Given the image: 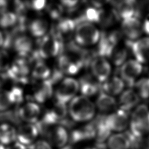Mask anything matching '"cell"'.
I'll use <instances>...</instances> for the list:
<instances>
[{
  "label": "cell",
  "instance_id": "cell-5",
  "mask_svg": "<svg viewBox=\"0 0 149 149\" xmlns=\"http://www.w3.org/2000/svg\"><path fill=\"white\" fill-rule=\"evenodd\" d=\"M79 90V81L74 78H64L58 84L55 91L56 102L64 104L70 102Z\"/></svg>",
  "mask_w": 149,
  "mask_h": 149
},
{
  "label": "cell",
  "instance_id": "cell-20",
  "mask_svg": "<svg viewBox=\"0 0 149 149\" xmlns=\"http://www.w3.org/2000/svg\"><path fill=\"white\" fill-rule=\"evenodd\" d=\"M53 84L49 79L41 81L34 87L33 98L37 103H44L53 94Z\"/></svg>",
  "mask_w": 149,
  "mask_h": 149
},
{
  "label": "cell",
  "instance_id": "cell-30",
  "mask_svg": "<svg viewBox=\"0 0 149 149\" xmlns=\"http://www.w3.org/2000/svg\"><path fill=\"white\" fill-rule=\"evenodd\" d=\"M18 22V16L14 12L5 11L0 13V27L10 28Z\"/></svg>",
  "mask_w": 149,
  "mask_h": 149
},
{
  "label": "cell",
  "instance_id": "cell-1",
  "mask_svg": "<svg viewBox=\"0 0 149 149\" xmlns=\"http://www.w3.org/2000/svg\"><path fill=\"white\" fill-rule=\"evenodd\" d=\"M68 111L74 121L84 122L93 119L96 112V107L88 97L80 95L69 102Z\"/></svg>",
  "mask_w": 149,
  "mask_h": 149
},
{
  "label": "cell",
  "instance_id": "cell-13",
  "mask_svg": "<svg viewBox=\"0 0 149 149\" xmlns=\"http://www.w3.org/2000/svg\"><path fill=\"white\" fill-rule=\"evenodd\" d=\"M121 30L127 41H133L138 40L143 33V24L137 17L128 18L122 20Z\"/></svg>",
  "mask_w": 149,
  "mask_h": 149
},
{
  "label": "cell",
  "instance_id": "cell-10",
  "mask_svg": "<svg viewBox=\"0 0 149 149\" xmlns=\"http://www.w3.org/2000/svg\"><path fill=\"white\" fill-rule=\"evenodd\" d=\"M42 133L47 137L50 144L59 148L66 146L69 141L68 132L63 125H56L48 126Z\"/></svg>",
  "mask_w": 149,
  "mask_h": 149
},
{
  "label": "cell",
  "instance_id": "cell-42",
  "mask_svg": "<svg viewBox=\"0 0 149 149\" xmlns=\"http://www.w3.org/2000/svg\"><path fill=\"white\" fill-rule=\"evenodd\" d=\"M6 149H27V148L25 146L17 141L16 143H15L13 144L10 146Z\"/></svg>",
  "mask_w": 149,
  "mask_h": 149
},
{
  "label": "cell",
  "instance_id": "cell-19",
  "mask_svg": "<svg viewBox=\"0 0 149 149\" xmlns=\"http://www.w3.org/2000/svg\"><path fill=\"white\" fill-rule=\"evenodd\" d=\"M95 122H92L73 130L69 136V140L70 143L74 144L95 138Z\"/></svg>",
  "mask_w": 149,
  "mask_h": 149
},
{
  "label": "cell",
  "instance_id": "cell-3",
  "mask_svg": "<svg viewBox=\"0 0 149 149\" xmlns=\"http://www.w3.org/2000/svg\"><path fill=\"white\" fill-rule=\"evenodd\" d=\"M63 49V41L51 33L40 38L35 57L38 60L59 56Z\"/></svg>",
  "mask_w": 149,
  "mask_h": 149
},
{
  "label": "cell",
  "instance_id": "cell-44",
  "mask_svg": "<svg viewBox=\"0 0 149 149\" xmlns=\"http://www.w3.org/2000/svg\"><path fill=\"white\" fill-rule=\"evenodd\" d=\"M4 35L3 33L0 31V47L3 46L4 44Z\"/></svg>",
  "mask_w": 149,
  "mask_h": 149
},
{
  "label": "cell",
  "instance_id": "cell-43",
  "mask_svg": "<svg viewBox=\"0 0 149 149\" xmlns=\"http://www.w3.org/2000/svg\"><path fill=\"white\" fill-rule=\"evenodd\" d=\"M8 6L7 1H0V13L6 11V9Z\"/></svg>",
  "mask_w": 149,
  "mask_h": 149
},
{
  "label": "cell",
  "instance_id": "cell-12",
  "mask_svg": "<svg viewBox=\"0 0 149 149\" xmlns=\"http://www.w3.org/2000/svg\"><path fill=\"white\" fill-rule=\"evenodd\" d=\"M126 43L137 61L140 63L149 62V37L127 41Z\"/></svg>",
  "mask_w": 149,
  "mask_h": 149
},
{
  "label": "cell",
  "instance_id": "cell-31",
  "mask_svg": "<svg viewBox=\"0 0 149 149\" xmlns=\"http://www.w3.org/2000/svg\"><path fill=\"white\" fill-rule=\"evenodd\" d=\"M127 56V49L122 47L116 46L112 51L110 58L112 60V63L116 66H121L126 60Z\"/></svg>",
  "mask_w": 149,
  "mask_h": 149
},
{
  "label": "cell",
  "instance_id": "cell-11",
  "mask_svg": "<svg viewBox=\"0 0 149 149\" xmlns=\"http://www.w3.org/2000/svg\"><path fill=\"white\" fill-rule=\"evenodd\" d=\"M68 113L66 104L56 102L53 107L47 111L40 122L45 126H54L63 121Z\"/></svg>",
  "mask_w": 149,
  "mask_h": 149
},
{
  "label": "cell",
  "instance_id": "cell-36",
  "mask_svg": "<svg viewBox=\"0 0 149 149\" xmlns=\"http://www.w3.org/2000/svg\"><path fill=\"white\" fill-rule=\"evenodd\" d=\"M10 55L5 49H0V72L7 71L10 66Z\"/></svg>",
  "mask_w": 149,
  "mask_h": 149
},
{
  "label": "cell",
  "instance_id": "cell-46",
  "mask_svg": "<svg viewBox=\"0 0 149 149\" xmlns=\"http://www.w3.org/2000/svg\"><path fill=\"white\" fill-rule=\"evenodd\" d=\"M61 149H72V148L70 146H66L61 148Z\"/></svg>",
  "mask_w": 149,
  "mask_h": 149
},
{
  "label": "cell",
  "instance_id": "cell-23",
  "mask_svg": "<svg viewBox=\"0 0 149 149\" xmlns=\"http://www.w3.org/2000/svg\"><path fill=\"white\" fill-rule=\"evenodd\" d=\"M125 83L121 78L118 76L109 77L102 83L101 86L102 91L109 95H116L122 92Z\"/></svg>",
  "mask_w": 149,
  "mask_h": 149
},
{
  "label": "cell",
  "instance_id": "cell-4",
  "mask_svg": "<svg viewBox=\"0 0 149 149\" xmlns=\"http://www.w3.org/2000/svg\"><path fill=\"white\" fill-rule=\"evenodd\" d=\"M101 33L93 23L82 22L75 29L74 38L76 43L81 47H90L97 44Z\"/></svg>",
  "mask_w": 149,
  "mask_h": 149
},
{
  "label": "cell",
  "instance_id": "cell-25",
  "mask_svg": "<svg viewBox=\"0 0 149 149\" xmlns=\"http://www.w3.org/2000/svg\"><path fill=\"white\" fill-rule=\"evenodd\" d=\"M117 102L111 95L103 93L98 95L95 103L96 108L102 113L113 112L116 109Z\"/></svg>",
  "mask_w": 149,
  "mask_h": 149
},
{
  "label": "cell",
  "instance_id": "cell-40",
  "mask_svg": "<svg viewBox=\"0 0 149 149\" xmlns=\"http://www.w3.org/2000/svg\"><path fill=\"white\" fill-rule=\"evenodd\" d=\"M143 29L146 34L149 35V14L146 16L143 23Z\"/></svg>",
  "mask_w": 149,
  "mask_h": 149
},
{
  "label": "cell",
  "instance_id": "cell-28",
  "mask_svg": "<svg viewBox=\"0 0 149 149\" xmlns=\"http://www.w3.org/2000/svg\"><path fill=\"white\" fill-rule=\"evenodd\" d=\"M31 76L34 79L41 81L48 80L51 76V71L49 66L42 61L37 60L31 71Z\"/></svg>",
  "mask_w": 149,
  "mask_h": 149
},
{
  "label": "cell",
  "instance_id": "cell-47",
  "mask_svg": "<svg viewBox=\"0 0 149 149\" xmlns=\"http://www.w3.org/2000/svg\"><path fill=\"white\" fill-rule=\"evenodd\" d=\"M0 149H6V148L4 147V145H3V144L0 143Z\"/></svg>",
  "mask_w": 149,
  "mask_h": 149
},
{
  "label": "cell",
  "instance_id": "cell-17",
  "mask_svg": "<svg viewBox=\"0 0 149 149\" xmlns=\"http://www.w3.org/2000/svg\"><path fill=\"white\" fill-rule=\"evenodd\" d=\"M77 23L74 19L71 18L61 19L51 32L62 41L68 40L74 34Z\"/></svg>",
  "mask_w": 149,
  "mask_h": 149
},
{
  "label": "cell",
  "instance_id": "cell-21",
  "mask_svg": "<svg viewBox=\"0 0 149 149\" xmlns=\"http://www.w3.org/2000/svg\"><path fill=\"white\" fill-rule=\"evenodd\" d=\"M78 81L79 90L82 95L88 97L95 95L98 91L99 82L92 75H84Z\"/></svg>",
  "mask_w": 149,
  "mask_h": 149
},
{
  "label": "cell",
  "instance_id": "cell-41",
  "mask_svg": "<svg viewBox=\"0 0 149 149\" xmlns=\"http://www.w3.org/2000/svg\"><path fill=\"white\" fill-rule=\"evenodd\" d=\"M8 77L6 74V72H0V88L5 85L6 83Z\"/></svg>",
  "mask_w": 149,
  "mask_h": 149
},
{
  "label": "cell",
  "instance_id": "cell-8",
  "mask_svg": "<svg viewBox=\"0 0 149 149\" xmlns=\"http://www.w3.org/2000/svg\"><path fill=\"white\" fill-rule=\"evenodd\" d=\"M90 66L91 75L99 83H103L109 77L111 65L105 58L96 56L91 60Z\"/></svg>",
  "mask_w": 149,
  "mask_h": 149
},
{
  "label": "cell",
  "instance_id": "cell-18",
  "mask_svg": "<svg viewBox=\"0 0 149 149\" xmlns=\"http://www.w3.org/2000/svg\"><path fill=\"white\" fill-rule=\"evenodd\" d=\"M12 44L15 51L22 57H26L30 54L33 47V41L31 37L24 34L16 35L13 38Z\"/></svg>",
  "mask_w": 149,
  "mask_h": 149
},
{
  "label": "cell",
  "instance_id": "cell-29",
  "mask_svg": "<svg viewBox=\"0 0 149 149\" xmlns=\"http://www.w3.org/2000/svg\"><path fill=\"white\" fill-rule=\"evenodd\" d=\"M95 123V139L97 144H103L111 136V131L108 129L104 122V117H101L97 119Z\"/></svg>",
  "mask_w": 149,
  "mask_h": 149
},
{
  "label": "cell",
  "instance_id": "cell-38",
  "mask_svg": "<svg viewBox=\"0 0 149 149\" xmlns=\"http://www.w3.org/2000/svg\"><path fill=\"white\" fill-rule=\"evenodd\" d=\"M28 149H52L51 144L44 140H37L28 146Z\"/></svg>",
  "mask_w": 149,
  "mask_h": 149
},
{
  "label": "cell",
  "instance_id": "cell-27",
  "mask_svg": "<svg viewBox=\"0 0 149 149\" xmlns=\"http://www.w3.org/2000/svg\"><path fill=\"white\" fill-rule=\"evenodd\" d=\"M17 130L14 126L8 123L0 125V143L9 144L16 140Z\"/></svg>",
  "mask_w": 149,
  "mask_h": 149
},
{
  "label": "cell",
  "instance_id": "cell-26",
  "mask_svg": "<svg viewBox=\"0 0 149 149\" xmlns=\"http://www.w3.org/2000/svg\"><path fill=\"white\" fill-rule=\"evenodd\" d=\"M49 29L48 21L43 18H37L32 20L29 25L31 34L37 38H42L47 34Z\"/></svg>",
  "mask_w": 149,
  "mask_h": 149
},
{
  "label": "cell",
  "instance_id": "cell-35",
  "mask_svg": "<svg viewBox=\"0 0 149 149\" xmlns=\"http://www.w3.org/2000/svg\"><path fill=\"white\" fill-rule=\"evenodd\" d=\"M9 91L0 88V112H6L12 105Z\"/></svg>",
  "mask_w": 149,
  "mask_h": 149
},
{
  "label": "cell",
  "instance_id": "cell-7",
  "mask_svg": "<svg viewBox=\"0 0 149 149\" xmlns=\"http://www.w3.org/2000/svg\"><path fill=\"white\" fill-rule=\"evenodd\" d=\"M143 66L141 63L136 59L126 61L120 68L119 73L121 79L125 84L130 87L134 86L136 80L141 73Z\"/></svg>",
  "mask_w": 149,
  "mask_h": 149
},
{
  "label": "cell",
  "instance_id": "cell-2",
  "mask_svg": "<svg viewBox=\"0 0 149 149\" xmlns=\"http://www.w3.org/2000/svg\"><path fill=\"white\" fill-rule=\"evenodd\" d=\"M130 133L136 137H145L149 134V109L144 104L136 107L129 122Z\"/></svg>",
  "mask_w": 149,
  "mask_h": 149
},
{
  "label": "cell",
  "instance_id": "cell-15",
  "mask_svg": "<svg viewBox=\"0 0 149 149\" xmlns=\"http://www.w3.org/2000/svg\"><path fill=\"white\" fill-rule=\"evenodd\" d=\"M39 133L36 124L26 123L20 126L17 130L16 140L20 144L29 146L36 141Z\"/></svg>",
  "mask_w": 149,
  "mask_h": 149
},
{
  "label": "cell",
  "instance_id": "cell-34",
  "mask_svg": "<svg viewBox=\"0 0 149 149\" xmlns=\"http://www.w3.org/2000/svg\"><path fill=\"white\" fill-rule=\"evenodd\" d=\"M9 91V95L12 104H19L24 99L23 90L17 86L12 87Z\"/></svg>",
  "mask_w": 149,
  "mask_h": 149
},
{
  "label": "cell",
  "instance_id": "cell-32",
  "mask_svg": "<svg viewBox=\"0 0 149 149\" xmlns=\"http://www.w3.org/2000/svg\"><path fill=\"white\" fill-rule=\"evenodd\" d=\"M134 86L139 97L143 99L149 98V78L144 77L136 81Z\"/></svg>",
  "mask_w": 149,
  "mask_h": 149
},
{
  "label": "cell",
  "instance_id": "cell-33",
  "mask_svg": "<svg viewBox=\"0 0 149 149\" xmlns=\"http://www.w3.org/2000/svg\"><path fill=\"white\" fill-rule=\"evenodd\" d=\"M63 8L60 3L56 2H51L45 7L49 17L54 20L61 19L63 13Z\"/></svg>",
  "mask_w": 149,
  "mask_h": 149
},
{
  "label": "cell",
  "instance_id": "cell-9",
  "mask_svg": "<svg viewBox=\"0 0 149 149\" xmlns=\"http://www.w3.org/2000/svg\"><path fill=\"white\" fill-rule=\"evenodd\" d=\"M104 122L111 132H122L126 130L129 125L127 112L120 109L113 111L105 116Z\"/></svg>",
  "mask_w": 149,
  "mask_h": 149
},
{
  "label": "cell",
  "instance_id": "cell-45",
  "mask_svg": "<svg viewBox=\"0 0 149 149\" xmlns=\"http://www.w3.org/2000/svg\"><path fill=\"white\" fill-rule=\"evenodd\" d=\"M84 149H99L98 148L97 146H94V147H86Z\"/></svg>",
  "mask_w": 149,
  "mask_h": 149
},
{
  "label": "cell",
  "instance_id": "cell-39",
  "mask_svg": "<svg viewBox=\"0 0 149 149\" xmlns=\"http://www.w3.org/2000/svg\"><path fill=\"white\" fill-rule=\"evenodd\" d=\"M78 1H71V0H66V1H61L60 3L63 6L70 9H73L75 8L78 3Z\"/></svg>",
  "mask_w": 149,
  "mask_h": 149
},
{
  "label": "cell",
  "instance_id": "cell-6",
  "mask_svg": "<svg viewBox=\"0 0 149 149\" xmlns=\"http://www.w3.org/2000/svg\"><path fill=\"white\" fill-rule=\"evenodd\" d=\"M30 72L29 63L26 58L20 56L11 63L6 72L8 79L20 83H26Z\"/></svg>",
  "mask_w": 149,
  "mask_h": 149
},
{
  "label": "cell",
  "instance_id": "cell-37",
  "mask_svg": "<svg viewBox=\"0 0 149 149\" xmlns=\"http://www.w3.org/2000/svg\"><path fill=\"white\" fill-rule=\"evenodd\" d=\"M27 7L30 8L31 9L36 11H40L45 8L47 6L46 1L44 0H36L29 2L27 3Z\"/></svg>",
  "mask_w": 149,
  "mask_h": 149
},
{
  "label": "cell",
  "instance_id": "cell-14",
  "mask_svg": "<svg viewBox=\"0 0 149 149\" xmlns=\"http://www.w3.org/2000/svg\"><path fill=\"white\" fill-rule=\"evenodd\" d=\"M41 109L36 102H28L22 105L17 111L19 118L27 123L36 124L38 122Z\"/></svg>",
  "mask_w": 149,
  "mask_h": 149
},
{
  "label": "cell",
  "instance_id": "cell-24",
  "mask_svg": "<svg viewBox=\"0 0 149 149\" xmlns=\"http://www.w3.org/2000/svg\"><path fill=\"white\" fill-rule=\"evenodd\" d=\"M139 101L140 97L136 92L132 89H127L123 91L119 97L120 109L127 112L136 107Z\"/></svg>",
  "mask_w": 149,
  "mask_h": 149
},
{
  "label": "cell",
  "instance_id": "cell-16",
  "mask_svg": "<svg viewBox=\"0 0 149 149\" xmlns=\"http://www.w3.org/2000/svg\"><path fill=\"white\" fill-rule=\"evenodd\" d=\"M113 8L119 19L122 20L130 17H138V8L136 1H122L114 2Z\"/></svg>",
  "mask_w": 149,
  "mask_h": 149
},
{
  "label": "cell",
  "instance_id": "cell-22",
  "mask_svg": "<svg viewBox=\"0 0 149 149\" xmlns=\"http://www.w3.org/2000/svg\"><path fill=\"white\" fill-rule=\"evenodd\" d=\"M109 149H130L131 141L129 132L112 134L107 140Z\"/></svg>",
  "mask_w": 149,
  "mask_h": 149
}]
</instances>
